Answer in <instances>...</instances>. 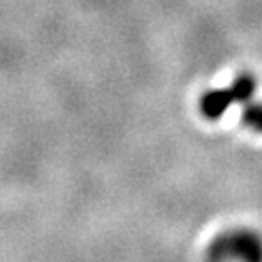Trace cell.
<instances>
[{"instance_id":"6da1fadb","label":"cell","mask_w":262,"mask_h":262,"mask_svg":"<svg viewBox=\"0 0 262 262\" xmlns=\"http://www.w3.org/2000/svg\"><path fill=\"white\" fill-rule=\"evenodd\" d=\"M257 82L250 75H241L226 90H211L201 97L199 110L206 120H219L233 104H246L255 97Z\"/></svg>"},{"instance_id":"7a4b0ae2","label":"cell","mask_w":262,"mask_h":262,"mask_svg":"<svg viewBox=\"0 0 262 262\" xmlns=\"http://www.w3.org/2000/svg\"><path fill=\"white\" fill-rule=\"evenodd\" d=\"M208 258L213 260H260L262 238L253 231L235 229L211 242Z\"/></svg>"},{"instance_id":"3957f363","label":"cell","mask_w":262,"mask_h":262,"mask_svg":"<svg viewBox=\"0 0 262 262\" xmlns=\"http://www.w3.org/2000/svg\"><path fill=\"white\" fill-rule=\"evenodd\" d=\"M242 124L255 133H262V102H255L253 98L246 102L242 111Z\"/></svg>"}]
</instances>
